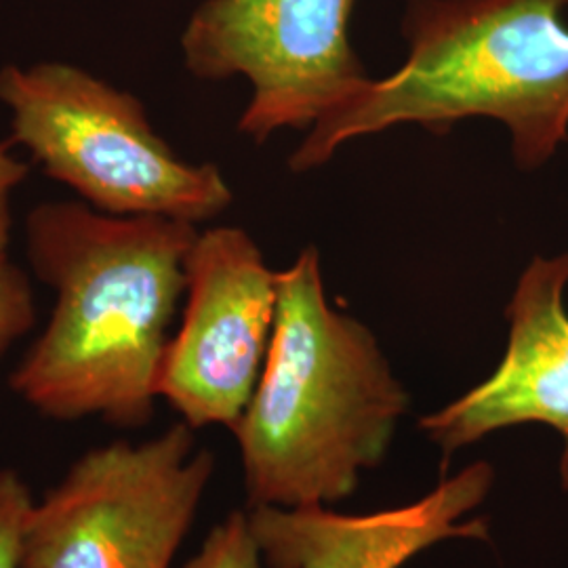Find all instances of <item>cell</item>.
Returning <instances> with one entry per match:
<instances>
[{
	"instance_id": "cell-1",
	"label": "cell",
	"mask_w": 568,
	"mask_h": 568,
	"mask_svg": "<svg viewBox=\"0 0 568 568\" xmlns=\"http://www.w3.org/2000/svg\"><path fill=\"white\" fill-rule=\"evenodd\" d=\"M196 236L190 222L114 217L89 204L30 211L28 260L55 307L11 375L13 392L58 422L148 424Z\"/></svg>"
},
{
	"instance_id": "cell-2",
	"label": "cell",
	"mask_w": 568,
	"mask_h": 568,
	"mask_svg": "<svg viewBox=\"0 0 568 568\" xmlns=\"http://www.w3.org/2000/svg\"><path fill=\"white\" fill-rule=\"evenodd\" d=\"M568 0H408L406 58L316 122L291 154L305 173L337 148L400 124L447 135L457 122L493 119L523 171L568 143Z\"/></svg>"
},
{
	"instance_id": "cell-3",
	"label": "cell",
	"mask_w": 568,
	"mask_h": 568,
	"mask_svg": "<svg viewBox=\"0 0 568 568\" xmlns=\"http://www.w3.org/2000/svg\"><path fill=\"white\" fill-rule=\"evenodd\" d=\"M408 408L375 335L326 300L321 255L278 272L264 371L234 427L255 506L337 504L377 467Z\"/></svg>"
},
{
	"instance_id": "cell-4",
	"label": "cell",
	"mask_w": 568,
	"mask_h": 568,
	"mask_svg": "<svg viewBox=\"0 0 568 568\" xmlns=\"http://www.w3.org/2000/svg\"><path fill=\"white\" fill-rule=\"evenodd\" d=\"M0 103L13 142L32 163L100 213L201 224L232 203V187L215 164L180 159L133 93L84 68L65 61L4 65Z\"/></svg>"
},
{
	"instance_id": "cell-5",
	"label": "cell",
	"mask_w": 568,
	"mask_h": 568,
	"mask_svg": "<svg viewBox=\"0 0 568 568\" xmlns=\"http://www.w3.org/2000/svg\"><path fill=\"white\" fill-rule=\"evenodd\" d=\"M192 427L91 448L28 514L21 568H171L215 459Z\"/></svg>"
},
{
	"instance_id": "cell-6",
	"label": "cell",
	"mask_w": 568,
	"mask_h": 568,
	"mask_svg": "<svg viewBox=\"0 0 568 568\" xmlns=\"http://www.w3.org/2000/svg\"><path fill=\"white\" fill-rule=\"evenodd\" d=\"M356 0H204L182 34L183 63L201 81L243 77L251 100L239 131L255 143L312 129L371 77L349 44Z\"/></svg>"
},
{
	"instance_id": "cell-7",
	"label": "cell",
	"mask_w": 568,
	"mask_h": 568,
	"mask_svg": "<svg viewBox=\"0 0 568 568\" xmlns=\"http://www.w3.org/2000/svg\"><path fill=\"white\" fill-rule=\"evenodd\" d=\"M185 310L159 373V398L183 424L239 426L264 371L278 272L243 227L199 232L185 260Z\"/></svg>"
},
{
	"instance_id": "cell-8",
	"label": "cell",
	"mask_w": 568,
	"mask_h": 568,
	"mask_svg": "<svg viewBox=\"0 0 568 568\" xmlns=\"http://www.w3.org/2000/svg\"><path fill=\"white\" fill-rule=\"evenodd\" d=\"M568 253L535 257L511 293L508 345L483 384L419 422L445 455L523 424L556 429L568 490Z\"/></svg>"
},
{
	"instance_id": "cell-9",
	"label": "cell",
	"mask_w": 568,
	"mask_h": 568,
	"mask_svg": "<svg viewBox=\"0 0 568 568\" xmlns=\"http://www.w3.org/2000/svg\"><path fill=\"white\" fill-rule=\"evenodd\" d=\"M493 478L478 462L400 508L345 516L325 506H255L248 523L270 568H400L445 539H487V523L466 516L487 499Z\"/></svg>"
},
{
	"instance_id": "cell-10",
	"label": "cell",
	"mask_w": 568,
	"mask_h": 568,
	"mask_svg": "<svg viewBox=\"0 0 568 568\" xmlns=\"http://www.w3.org/2000/svg\"><path fill=\"white\" fill-rule=\"evenodd\" d=\"M262 560L248 514L234 511L209 532L201 551L182 568H262Z\"/></svg>"
},
{
	"instance_id": "cell-11",
	"label": "cell",
	"mask_w": 568,
	"mask_h": 568,
	"mask_svg": "<svg viewBox=\"0 0 568 568\" xmlns=\"http://www.w3.org/2000/svg\"><path fill=\"white\" fill-rule=\"evenodd\" d=\"M37 325L32 284L20 265L0 253V361Z\"/></svg>"
},
{
	"instance_id": "cell-12",
	"label": "cell",
	"mask_w": 568,
	"mask_h": 568,
	"mask_svg": "<svg viewBox=\"0 0 568 568\" xmlns=\"http://www.w3.org/2000/svg\"><path fill=\"white\" fill-rule=\"evenodd\" d=\"M32 506L20 474L0 467V568H21V535Z\"/></svg>"
},
{
	"instance_id": "cell-13",
	"label": "cell",
	"mask_w": 568,
	"mask_h": 568,
	"mask_svg": "<svg viewBox=\"0 0 568 568\" xmlns=\"http://www.w3.org/2000/svg\"><path fill=\"white\" fill-rule=\"evenodd\" d=\"M28 175V164L16 159L9 145L0 143V253H7L11 239V196Z\"/></svg>"
}]
</instances>
